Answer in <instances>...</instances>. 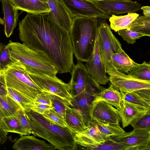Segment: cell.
<instances>
[{
	"mask_svg": "<svg viewBox=\"0 0 150 150\" xmlns=\"http://www.w3.org/2000/svg\"><path fill=\"white\" fill-rule=\"evenodd\" d=\"M18 30L23 43L46 54L58 73H71L75 65L69 32L55 23L49 13H27L20 21Z\"/></svg>",
	"mask_w": 150,
	"mask_h": 150,
	"instance_id": "obj_1",
	"label": "cell"
},
{
	"mask_svg": "<svg viewBox=\"0 0 150 150\" xmlns=\"http://www.w3.org/2000/svg\"><path fill=\"white\" fill-rule=\"evenodd\" d=\"M27 113L32 124V134L42 138L60 150L77 149L75 133L68 127H63L50 121L42 114L30 110Z\"/></svg>",
	"mask_w": 150,
	"mask_h": 150,
	"instance_id": "obj_2",
	"label": "cell"
},
{
	"mask_svg": "<svg viewBox=\"0 0 150 150\" xmlns=\"http://www.w3.org/2000/svg\"><path fill=\"white\" fill-rule=\"evenodd\" d=\"M97 18H73L69 31L74 54L77 60L86 62L94 50L98 26Z\"/></svg>",
	"mask_w": 150,
	"mask_h": 150,
	"instance_id": "obj_3",
	"label": "cell"
},
{
	"mask_svg": "<svg viewBox=\"0 0 150 150\" xmlns=\"http://www.w3.org/2000/svg\"><path fill=\"white\" fill-rule=\"evenodd\" d=\"M13 61H17L27 68L52 75L58 70L48 56L41 51L30 48L24 44L10 41L7 45Z\"/></svg>",
	"mask_w": 150,
	"mask_h": 150,
	"instance_id": "obj_4",
	"label": "cell"
},
{
	"mask_svg": "<svg viewBox=\"0 0 150 150\" xmlns=\"http://www.w3.org/2000/svg\"><path fill=\"white\" fill-rule=\"evenodd\" d=\"M0 70L4 75L7 87L17 91L33 101L42 92L25 67L19 61H14Z\"/></svg>",
	"mask_w": 150,
	"mask_h": 150,
	"instance_id": "obj_5",
	"label": "cell"
},
{
	"mask_svg": "<svg viewBox=\"0 0 150 150\" xmlns=\"http://www.w3.org/2000/svg\"><path fill=\"white\" fill-rule=\"evenodd\" d=\"M26 68L31 77L42 91L59 96L65 100L68 106H72L73 96L68 83L58 78L56 75Z\"/></svg>",
	"mask_w": 150,
	"mask_h": 150,
	"instance_id": "obj_6",
	"label": "cell"
},
{
	"mask_svg": "<svg viewBox=\"0 0 150 150\" xmlns=\"http://www.w3.org/2000/svg\"><path fill=\"white\" fill-rule=\"evenodd\" d=\"M106 19H103L98 24V34L99 53L106 70L110 69L112 56L122 49L121 45L113 34Z\"/></svg>",
	"mask_w": 150,
	"mask_h": 150,
	"instance_id": "obj_7",
	"label": "cell"
},
{
	"mask_svg": "<svg viewBox=\"0 0 150 150\" xmlns=\"http://www.w3.org/2000/svg\"><path fill=\"white\" fill-rule=\"evenodd\" d=\"M73 17H86L109 19L111 15L87 0H58Z\"/></svg>",
	"mask_w": 150,
	"mask_h": 150,
	"instance_id": "obj_8",
	"label": "cell"
},
{
	"mask_svg": "<svg viewBox=\"0 0 150 150\" xmlns=\"http://www.w3.org/2000/svg\"><path fill=\"white\" fill-rule=\"evenodd\" d=\"M106 73L110 76V83L120 92H132L150 89V81L137 79L113 68L107 70Z\"/></svg>",
	"mask_w": 150,
	"mask_h": 150,
	"instance_id": "obj_9",
	"label": "cell"
},
{
	"mask_svg": "<svg viewBox=\"0 0 150 150\" xmlns=\"http://www.w3.org/2000/svg\"><path fill=\"white\" fill-rule=\"evenodd\" d=\"M89 115L91 122L94 120L103 123L119 125L121 120L116 108L100 100L94 99L93 101Z\"/></svg>",
	"mask_w": 150,
	"mask_h": 150,
	"instance_id": "obj_10",
	"label": "cell"
},
{
	"mask_svg": "<svg viewBox=\"0 0 150 150\" xmlns=\"http://www.w3.org/2000/svg\"><path fill=\"white\" fill-rule=\"evenodd\" d=\"M85 66L91 78L97 84L105 85L109 81V77L106 75V70L99 52L98 32L93 53L86 62Z\"/></svg>",
	"mask_w": 150,
	"mask_h": 150,
	"instance_id": "obj_11",
	"label": "cell"
},
{
	"mask_svg": "<svg viewBox=\"0 0 150 150\" xmlns=\"http://www.w3.org/2000/svg\"><path fill=\"white\" fill-rule=\"evenodd\" d=\"M111 139L117 142L131 146L130 150H138L150 143V129H134Z\"/></svg>",
	"mask_w": 150,
	"mask_h": 150,
	"instance_id": "obj_12",
	"label": "cell"
},
{
	"mask_svg": "<svg viewBox=\"0 0 150 150\" xmlns=\"http://www.w3.org/2000/svg\"><path fill=\"white\" fill-rule=\"evenodd\" d=\"M93 2L111 15L134 13L141 10V4L132 0H101Z\"/></svg>",
	"mask_w": 150,
	"mask_h": 150,
	"instance_id": "obj_13",
	"label": "cell"
},
{
	"mask_svg": "<svg viewBox=\"0 0 150 150\" xmlns=\"http://www.w3.org/2000/svg\"><path fill=\"white\" fill-rule=\"evenodd\" d=\"M71 74V79L68 84L74 97L87 88L91 77L86 66L79 60L74 65Z\"/></svg>",
	"mask_w": 150,
	"mask_h": 150,
	"instance_id": "obj_14",
	"label": "cell"
},
{
	"mask_svg": "<svg viewBox=\"0 0 150 150\" xmlns=\"http://www.w3.org/2000/svg\"><path fill=\"white\" fill-rule=\"evenodd\" d=\"M100 92L97 89H85L73 97L71 107L77 109L82 114L88 127L91 123L89 114L92 102L97 94Z\"/></svg>",
	"mask_w": 150,
	"mask_h": 150,
	"instance_id": "obj_15",
	"label": "cell"
},
{
	"mask_svg": "<svg viewBox=\"0 0 150 150\" xmlns=\"http://www.w3.org/2000/svg\"><path fill=\"white\" fill-rule=\"evenodd\" d=\"M122 125L124 128L144 115L150 114V111L140 105L122 99L121 108L118 110Z\"/></svg>",
	"mask_w": 150,
	"mask_h": 150,
	"instance_id": "obj_16",
	"label": "cell"
},
{
	"mask_svg": "<svg viewBox=\"0 0 150 150\" xmlns=\"http://www.w3.org/2000/svg\"><path fill=\"white\" fill-rule=\"evenodd\" d=\"M50 10L49 14L52 20L68 32L72 25L73 18L58 0H48Z\"/></svg>",
	"mask_w": 150,
	"mask_h": 150,
	"instance_id": "obj_17",
	"label": "cell"
},
{
	"mask_svg": "<svg viewBox=\"0 0 150 150\" xmlns=\"http://www.w3.org/2000/svg\"><path fill=\"white\" fill-rule=\"evenodd\" d=\"M4 13V31L6 36L9 38L12 34L17 24L18 9L11 0H1Z\"/></svg>",
	"mask_w": 150,
	"mask_h": 150,
	"instance_id": "obj_18",
	"label": "cell"
},
{
	"mask_svg": "<svg viewBox=\"0 0 150 150\" xmlns=\"http://www.w3.org/2000/svg\"><path fill=\"white\" fill-rule=\"evenodd\" d=\"M13 148L16 150H55L57 149L50 144L29 135L21 136L14 143Z\"/></svg>",
	"mask_w": 150,
	"mask_h": 150,
	"instance_id": "obj_19",
	"label": "cell"
},
{
	"mask_svg": "<svg viewBox=\"0 0 150 150\" xmlns=\"http://www.w3.org/2000/svg\"><path fill=\"white\" fill-rule=\"evenodd\" d=\"M18 10L35 14L49 13L50 10L47 3L40 0H11Z\"/></svg>",
	"mask_w": 150,
	"mask_h": 150,
	"instance_id": "obj_20",
	"label": "cell"
},
{
	"mask_svg": "<svg viewBox=\"0 0 150 150\" xmlns=\"http://www.w3.org/2000/svg\"><path fill=\"white\" fill-rule=\"evenodd\" d=\"M67 126L75 133H79L88 127L82 114L77 109L67 105L65 119Z\"/></svg>",
	"mask_w": 150,
	"mask_h": 150,
	"instance_id": "obj_21",
	"label": "cell"
},
{
	"mask_svg": "<svg viewBox=\"0 0 150 150\" xmlns=\"http://www.w3.org/2000/svg\"><path fill=\"white\" fill-rule=\"evenodd\" d=\"M74 138L77 144L104 142L105 140L100 134L97 127L92 121L90 126L83 131L75 133Z\"/></svg>",
	"mask_w": 150,
	"mask_h": 150,
	"instance_id": "obj_22",
	"label": "cell"
},
{
	"mask_svg": "<svg viewBox=\"0 0 150 150\" xmlns=\"http://www.w3.org/2000/svg\"><path fill=\"white\" fill-rule=\"evenodd\" d=\"M136 63L122 49L112 55L110 62L109 69L113 68L121 72L128 73Z\"/></svg>",
	"mask_w": 150,
	"mask_h": 150,
	"instance_id": "obj_23",
	"label": "cell"
},
{
	"mask_svg": "<svg viewBox=\"0 0 150 150\" xmlns=\"http://www.w3.org/2000/svg\"><path fill=\"white\" fill-rule=\"evenodd\" d=\"M122 99L120 91L111 84L108 88H105L98 93L94 99L107 103L119 110Z\"/></svg>",
	"mask_w": 150,
	"mask_h": 150,
	"instance_id": "obj_24",
	"label": "cell"
},
{
	"mask_svg": "<svg viewBox=\"0 0 150 150\" xmlns=\"http://www.w3.org/2000/svg\"><path fill=\"white\" fill-rule=\"evenodd\" d=\"M79 145L81 149L102 150H130L131 146L117 142L111 138L105 140L104 142L93 143H81Z\"/></svg>",
	"mask_w": 150,
	"mask_h": 150,
	"instance_id": "obj_25",
	"label": "cell"
},
{
	"mask_svg": "<svg viewBox=\"0 0 150 150\" xmlns=\"http://www.w3.org/2000/svg\"><path fill=\"white\" fill-rule=\"evenodd\" d=\"M139 16V14L135 13H128L124 16H117L113 15L109 19L110 27L116 32L120 30L129 28Z\"/></svg>",
	"mask_w": 150,
	"mask_h": 150,
	"instance_id": "obj_26",
	"label": "cell"
},
{
	"mask_svg": "<svg viewBox=\"0 0 150 150\" xmlns=\"http://www.w3.org/2000/svg\"><path fill=\"white\" fill-rule=\"evenodd\" d=\"M21 108V106L8 95L0 96V118L13 115Z\"/></svg>",
	"mask_w": 150,
	"mask_h": 150,
	"instance_id": "obj_27",
	"label": "cell"
},
{
	"mask_svg": "<svg viewBox=\"0 0 150 150\" xmlns=\"http://www.w3.org/2000/svg\"><path fill=\"white\" fill-rule=\"evenodd\" d=\"M91 121L95 124L101 136L105 140L111 138L125 132L120 125L105 124L94 120Z\"/></svg>",
	"mask_w": 150,
	"mask_h": 150,
	"instance_id": "obj_28",
	"label": "cell"
},
{
	"mask_svg": "<svg viewBox=\"0 0 150 150\" xmlns=\"http://www.w3.org/2000/svg\"><path fill=\"white\" fill-rule=\"evenodd\" d=\"M0 126L8 132L17 133L21 137L27 135L14 115L0 118Z\"/></svg>",
	"mask_w": 150,
	"mask_h": 150,
	"instance_id": "obj_29",
	"label": "cell"
},
{
	"mask_svg": "<svg viewBox=\"0 0 150 150\" xmlns=\"http://www.w3.org/2000/svg\"><path fill=\"white\" fill-rule=\"evenodd\" d=\"M129 72V74L133 78L150 81V62L144 61L141 64L137 63Z\"/></svg>",
	"mask_w": 150,
	"mask_h": 150,
	"instance_id": "obj_30",
	"label": "cell"
},
{
	"mask_svg": "<svg viewBox=\"0 0 150 150\" xmlns=\"http://www.w3.org/2000/svg\"><path fill=\"white\" fill-rule=\"evenodd\" d=\"M7 95L18 103L22 109L28 112L31 110L34 102L23 94L12 88H7Z\"/></svg>",
	"mask_w": 150,
	"mask_h": 150,
	"instance_id": "obj_31",
	"label": "cell"
},
{
	"mask_svg": "<svg viewBox=\"0 0 150 150\" xmlns=\"http://www.w3.org/2000/svg\"><path fill=\"white\" fill-rule=\"evenodd\" d=\"M129 28L150 36V16H139Z\"/></svg>",
	"mask_w": 150,
	"mask_h": 150,
	"instance_id": "obj_32",
	"label": "cell"
},
{
	"mask_svg": "<svg viewBox=\"0 0 150 150\" xmlns=\"http://www.w3.org/2000/svg\"><path fill=\"white\" fill-rule=\"evenodd\" d=\"M52 108L64 120L67 105V103L62 98L54 94L49 93Z\"/></svg>",
	"mask_w": 150,
	"mask_h": 150,
	"instance_id": "obj_33",
	"label": "cell"
},
{
	"mask_svg": "<svg viewBox=\"0 0 150 150\" xmlns=\"http://www.w3.org/2000/svg\"><path fill=\"white\" fill-rule=\"evenodd\" d=\"M14 115L27 135L32 134V124L26 112L21 108L18 110Z\"/></svg>",
	"mask_w": 150,
	"mask_h": 150,
	"instance_id": "obj_34",
	"label": "cell"
},
{
	"mask_svg": "<svg viewBox=\"0 0 150 150\" xmlns=\"http://www.w3.org/2000/svg\"><path fill=\"white\" fill-rule=\"evenodd\" d=\"M117 33L124 40L132 44H134L137 40L145 36L144 34L129 28L120 30Z\"/></svg>",
	"mask_w": 150,
	"mask_h": 150,
	"instance_id": "obj_35",
	"label": "cell"
},
{
	"mask_svg": "<svg viewBox=\"0 0 150 150\" xmlns=\"http://www.w3.org/2000/svg\"><path fill=\"white\" fill-rule=\"evenodd\" d=\"M14 62L9 48L2 43L0 45V69H3L6 67Z\"/></svg>",
	"mask_w": 150,
	"mask_h": 150,
	"instance_id": "obj_36",
	"label": "cell"
},
{
	"mask_svg": "<svg viewBox=\"0 0 150 150\" xmlns=\"http://www.w3.org/2000/svg\"><path fill=\"white\" fill-rule=\"evenodd\" d=\"M42 115L56 124L63 127L68 126L65 120L53 109L46 110Z\"/></svg>",
	"mask_w": 150,
	"mask_h": 150,
	"instance_id": "obj_37",
	"label": "cell"
},
{
	"mask_svg": "<svg viewBox=\"0 0 150 150\" xmlns=\"http://www.w3.org/2000/svg\"><path fill=\"white\" fill-rule=\"evenodd\" d=\"M131 125L134 129H150V114L144 115L133 121Z\"/></svg>",
	"mask_w": 150,
	"mask_h": 150,
	"instance_id": "obj_38",
	"label": "cell"
},
{
	"mask_svg": "<svg viewBox=\"0 0 150 150\" xmlns=\"http://www.w3.org/2000/svg\"><path fill=\"white\" fill-rule=\"evenodd\" d=\"M120 92L122 99L130 102L142 106L148 109L150 111L149 106L144 101L139 98L133 92Z\"/></svg>",
	"mask_w": 150,
	"mask_h": 150,
	"instance_id": "obj_39",
	"label": "cell"
},
{
	"mask_svg": "<svg viewBox=\"0 0 150 150\" xmlns=\"http://www.w3.org/2000/svg\"><path fill=\"white\" fill-rule=\"evenodd\" d=\"M34 102L49 105H51V102L49 92L42 91L37 95L33 101Z\"/></svg>",
	"mask_w": 150,
	"mask_h": 150,
	"instance_id": "obj_40",
	"label": "cell"
},
{
	"mask_svg": "<svg viewBox=\"0 0 150 150\" xmlns=\"http://www.w3.org/2000/svg\"><path fill=\"white\" fill-rule=\"evenodd\" d=\"M133 92L150 107V89H142Z\"/></svg>",
	"mask_w": 150,
	"mask_h": 150,
	"instance_id": "obj_41",
	"label": "cell"
},
{
	"mask_svg": "<svg viewBox=\"0 0 150 150\" xmlns=\"http://www.w3.org/2000/svg\"><path fill=\"white\" fill-rule=\"evenodd\" d=\"M53 108L52 105L34 102L31 109L34 112L42 115L46 110Z\"/></svg>",
	"mask_w": 150,
	"mask_h": 150,
	"instance_id": "obj_42",
	"label": "cell"
},
{
	"mask_svg": "<svg viewBox=\"0 0 150 150\" xmlns=\"http://www.w3.org/2000/svg\"><path fill=\"white\" fill-rule=\"evenodd\" d=\"M0 96L6 95L7 94L8 87L4 75L1 70H0Z\"/></svg>",
	"mask_w": 150,
	"mask_h": 150,
	"instance_id": "obj_43",
	"label": "cell"
},
{
	"mask_svg": "<svg viewBox=\"0 0 150 150\" xmlns=\"http://www.w3.org/2000/svg\"><path fill=\"white\" fill-rule=\"evenodd\" d=\"M3 128L0 126V143L2 144L4 143L8 139V133Z\"/></svg>",
	"mask_w": 150,
	"mask_h": 150,
	"instance_id": "obj_44",
	"label": "cell"
},
{
	"mask_svg": "<svg viewBox=\"0 0 150 150\" xmlns=\"http://www.w3.org/2000/svg\"><path fill=\"white\" fill-rule=\"evenodd\" d=\"M141 10H142L144 16H150V6H142L141 7Z\"/></svg>",
	"mask_w": 150,
	"mask_h": 150,
	"instance_id": "obj_45",
	"label": "cell"
},
{
	"mask_svg": "<svg viewBox=\"0 0 150 150\" xmlns=\"http://www.w3.org/2000/svg\"><path fill=\"white\" fill-rule=\"evenodd\" d=\"M0 23L1 24L4 25V23L3 18H2V19L1 18Z\"/></svg>",
	"mask_w": 150,
	"mask_h": 150,
	"instance_id": "obj_46",
	"label": "cell"
},
{
	"mask_svg": "<svg viewBox=\"0 0 150 150\" xmlns=\"http://www.w3.org/2000/svg\"><path fill=\"white\" fill-rule=\"evenodd\" d=\"M43 2L48 3V0H40Z\"/></svg>",
	"mask_w": 150,
	"mask_h": 150,
	"instance_id": "obj_47",
	"label": "cell"
},
{
	"mask_svg": "<svg viewBox=\"0 0 150 150\" xmlns=\"http://www.w3.org/2000/svg\"><path fill=\"white\" fill-rule=\"evenodd\" d=\"M89 1H99L101 0H87Z\"/></svg>",
	"mask_w": 150,
	"mask_h": 150,
	"instance_id": "obj_48",
	"label": "cell"
},
{
	"mask_svg": "<svg viewBox=\"0 0 150 150\" xmlns=\"http://www.w3.org/2000/svg\"></svg>",
	"mask_w": 150,
	"mask_h": 150,
	"instance_id": "obj_49",
	"label": "cell"
}]
</instances>
